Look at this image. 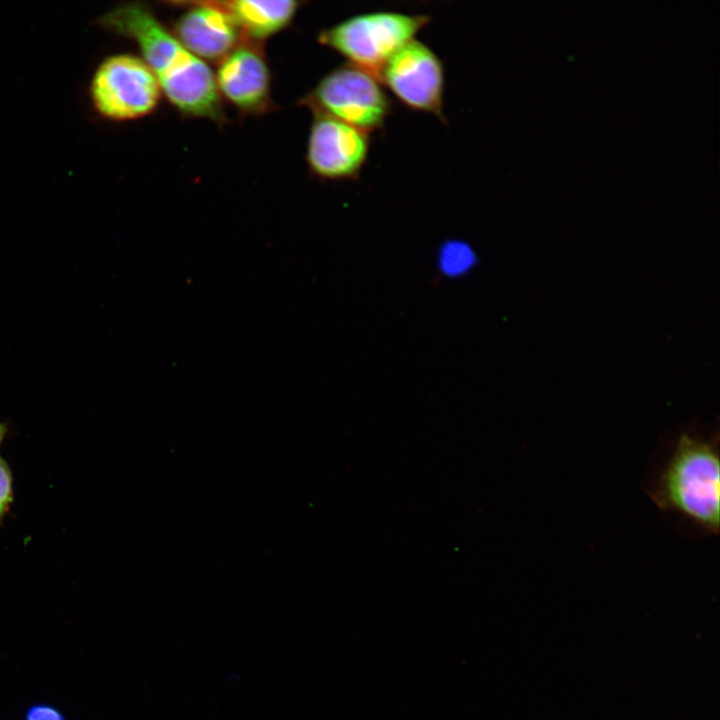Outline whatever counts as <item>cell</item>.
<instances>
[{
	"instance_id": "cell-13",
	"label": "cell",
	"mask_w": 720,
	"mask_h": 720,
	"mask_svg": "<svg viewBox=\"0 0 720 720\" xmlns=\"http://www.w3.org/2000/svg\"><path fill=\"white\" fill-rule=\"evenodd\" d=\"M25 720H65L64 715L48 704H35L25 715Z\"/></svg>"
},
{
	"instance_id": "cell-2",
	"label": "cell",
	"mask_w": 720,
	"mask_h": 720,
	"mask_svg": "<svg viewBox=\"0 0 720 720\" xmlns=\"http://www.w3.org/2000/svg\"><path fill=\"white\" fill-rule=\"evenodd\" d=\"M719 437L683 431L648 489L654 504L707 534L719 532Z\"/></svg>"
},
{
	"instance_id": "cell-8",
	"label": "cell",
	"mask_w": 720,
	"mask_h": 720,
	"mask_svg": "<svg viewBox=\"0 0 720 720\" xmlns=\"http://www.w3.org/2000/svg\"><path fill=\"white\" fill-rule=\"evenodd\" d=\"M262 43L243 40L220 62L214 74L220 97L246 115L272 108L271 74Z\"/></svg>"
},
{
	"instance_id": "cell-10",
	"label": "cell",
	"mask_w": 720,
	"mask_h": 720,
	"mask_svg": "<svg viewBox=\"0 0 720 720\" xmlns=\"http://www.w3.org/2000/svg\"><path fill=\"white\" fill-rule=\"evenodd\" d=\"M219 4L232 17L243 38L262 43L291 24L301 2L226 0Z\"/></svg>"
},
{
	"instance_id": "cell-12",
	"label": "cell",
	"mask_w": 720,
	"mask_h": 720,
	"mask_svg": "<svg viewBox=\"0 0 720 720\" xmlns=\"http://www.w3.org/2000/svg\"><path fill=\"white\" fill-rule=\"evenodd\" d=\"M12 499V476L7 464L0 458V520Z\"/></svg>"
},
{
	"instance_id": "cell-1",
	"label": "cell",
	"mask_w": 720,
	"mask_h": 720,
	"mask_svg": "<svg viewBox=\"0 0 720 720\" xmlns=\"http://www.w3.org/2000/svg\"><path fill=\"white\" fill-rule=\"evenodd\" d=\"M105 30L136 43L162 95L185 116L225 120L214 73L192 54L147 4H120L97 19Z\"/></svg>"
},
{
	"instance_id": "cell-11",
	"label": "cell",
	"mask_w": 720,
	"mask_h": 720,
	"mask_svg": "<svg viewBox=\"0 0 720 720\" xmlns=\"http://www.w3.org/2000/svg\"><path fill=\"white\" fill-rule=\"evenodd\" d=\"M476 262L477 258L471 246L461 240H448L439 250V270L448 277L464 275Z\"/></svg>"
},
{
	"instance_id": "cell-5",
	"label": "cell",
	"mask_w": 720,
	"mask_h": 720,
	"mask_svg": "<svg viewBox=\"0 0 720 720\" xmlns=\"http://www.w3.org/2000/svg\"><path fill=\"white\" fill-rule=\"evenodd\" d=\"M92 104L103 118L130 121L154 112L162 97L160 85L141 57L116 54L105 58L90 83Z\"/></svg>"
},
{
	"instance_id": "cell-14",
	"label": "cell",
	"mask_w": 720,
	"mask_h": 720,
	"mask_svg": "<svg viewBox=\"0 0 720 720\" xmlns=\"http://www.w3.org/2000/svg\"><path fill=\"white\" fill-rule=\"evenodd\" d=\"M5 433H6V427H5L4 424H2V423L0 422V442H1L2 439L4 438Z\"/></svg>"
},
{
	"instance_id": "cell-7",
	"label": "cell",
	"mask_w": 720,
	"mask_h": 720,
	"mask_svg": "<svg viewBox=\"0 0 720 720\" xmlns=\"http://www.w3.org/2000/svg\"><path fill=\"white\" fill-rule=\"evenodd\" d=\"M371 145L368 132L324 115H313L306 162L311 173L329 181L359 177Z\"/></svg>"
},
{
	"instance_id": "cell-9",
	"label": "cell",
	"mask_w": 720,
	"mask_h": 720,
	"mask_svg": "<svg viewBox=\"0 0 720 720\" xmlns=\"http://www.w3.org/2000/svg\"><path fill=\"white\" fill-rule=\"evenodd\" d=\"M182 4L186 7L174 21L171 31L204 62H220L243 40L238 26L219 1Z\"/></svg>"
},
{
	"instance_id": "cell-3",
	"label": "cell",
	"mask_w": 720,
	"mask_h": 720,
	"mask_svg": "<svg viewBox=\"0 0 720 720\" xmlns=\"http://www.w3.org/2000/svg\"><path fill=\"white\" fill-rule=\"evenodd\" d=\"M426 14L374 11L348 17L318 33L317 41L349 64L378 77L386 61L429 24Z\"/></svg>"
},
{
	"instance_id": "cell-4",
	"label": "cell",
	"mask_w": 720,
	"mask_h": 720,
	"mask_svg": "<svg viewBox=\"0 0 720 720\" xmlns=\"http://www.w3.org/2000/svg\"><path fill=\"white\" fill-rule=\"evenodd\" d=\"M300 104L368 133L382 129L392 110L378 77L349 63L325 74Z\"/></svg>"
},
{
	"instance_id": "cell-6",
	"label": "cell",
	"mask_w": 720,
	"mask_h": 720,
	"mask_svg": "<svg viewBox=\"0 0 720 720\" xmlns=\"http://www.w3.org/2000/svg\"><path fill=\"white\" fill-rule=\"evenodd\" d=\"M383 87L407 108L445 123V70L438 55L413 39L397 50L378 73Z\"/></svg>"
}]
</instances>
